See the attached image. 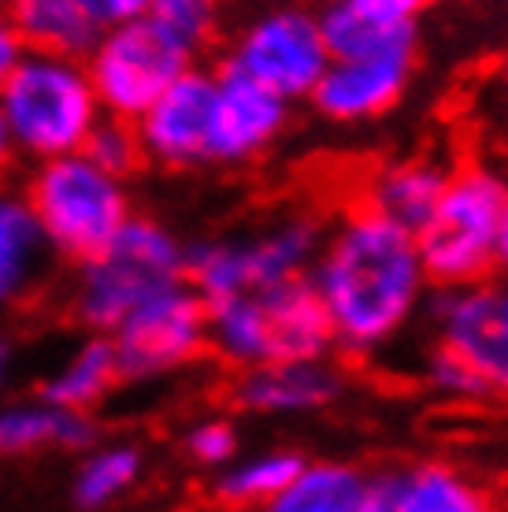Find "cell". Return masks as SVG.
Returning a JSON list of instances; mask_svg holds the SVG:
<instances>
[{
	"label": "cell",
	"instance_id": "cell-1",
	"mask_svg": "<svg viewBox=\"0 0 508 512\" xmlns=\"http://www.w3.org/2000/svg\"><path fill=\"white\" fill-rule=\"evenodd\" d=\"M308 282L327 312L334 346L353 357L390 346L416 320L431 286L416 234L401 231L364 205L323 238Z\"/></svg>",
	"mask_w": 508,
	"mask_h": 512
},
{
	"label": "cell",
	"instance_id": "cell-2",
	"mask_svg": "<svg viewBox=\"0 0 508 512\" xmlns=\"http://www.w3.org/2000/svg\"><path fill=\"white\" fill-rule=\"evenodd\" d=\"M208 349L227 364L260 368L282 360H323L334 349L327 312L308 279L208 305Z\"/></svg>",
	"mask_w": 508,
	"mask_h": 512
},
{
	"label": "cell",
	"instance_id": "cell-3",
	"mask_svg": "<svg viewBox=\"0 0 508 512\" xmlns=\"http://www.w3.org/2000/svg\"><path fill=\"white\" fill-rule=\"evenodd\" d=\"M0 116L19 153L56 160L82 153L89 130L104 112L82 60L23 52V60L0 86Z\"/></svg>",
	"mask_w": 508,
	"mask_h": 512
},
{
	"label": "cell",
	"instance_id": "cell-4",
	"mask_svg": "<svg viewBox=\"0 0 508 512\" xmlns=\"http://www.w3.org/2000/svg\"><path fill=\"white\" fill-rule=\"evenodd\" d=\"M186 282V249L156 219L130 216L97 256L82 260L75 316L97 334H112L138 305Z\"/></svg>",
	"mask_w": 508,
	"mask_h": 512
},
{
	"label": "cell",
	"instance_id": "cell-5",
	"mask_svg": "<svg viewBox=\"0 0 508 512\" xmlns=\"http://www.w3.org/2000/svg\"><path fill=\"white\" fill-rule=\"evenodd\" d=\"M505 193V175L486 164H468L449 175L431 219L416 231L427 282L442 290L486 282L497 264V223Z\"/></svg>",
	"mask_w": 508,
	"mask_h": 512
},
{
	"label": "cell",
	"instance_id": "cell-6",
	"mask_svg": "<svg viewBox=\"0 0 508 512\" xmlns=\"http://www.w3.org/2000/svg\"><path fill=\"white\" fill-rule=\"evenodd\" d=\"M52 253L89 260L112 242L130 219L127 182L112 179L86 153L41 160L23 193Z\"/></svg>",
	"mask_w": 508,
	"mask_h": 512
},
{
	"label": "cell",
	"instance_id": "cell-7",
	"mask_svg": "<svg viewBox=\"0 0 508 512\" xmlns=\"http://www.w3.org/2000/svg\"><path fill=\"white\" fill-rule=\"evenodd\" d=\"M323 223L308 212H293L260 227L249 238H219L186 249V282L204 305L227 297L256 294L279 282L308 279L323 249Z\"/></svg>",
	"mask_w": 508,
	"mask_h": 512
},
{
	"label": "cell",
	"instance_id": "cell-8",
	"mask_svg": "<svg viewBox=\"0 0 508 512\" xmlns=\"http://www.w3.org/2000/svg\"><path fill=\"white\" fill-rule=\"evenodd\" d=\"M82 64L104 116L138 123L149 112V104L178 75L190 71L193 56L145 15L134 23L101 30V38Z\"/></svg>",
	"mask_w": 508,
	"mask_h": 512
},
{
	"label": "cell",
	"instance_id": "cell-9",
	"mask_svg": "<svg viewBox=\"0 0 508 512\" xmlns=\"http://www.w3.org/2000/svg\"><path fill=\"white\" fill-rule=\"evenodd\" d=\"M327 64L331 52L323 45L316 12H308L305 4H286L253 15L234 38L223 67L253 78L256 86L293 104L312 97Z\"/></svg>",
	"mask_w": 508,
	"mask_h": 512
},
{
	"label": "cell",
	"instance_id": "cell-10",
	"mask_svg": "<svg viewBox=\"0 0 508 512\" xmlns=\"http://www.w3.org/2000/svg\"><path fill=\"white\" fill-rule=\"evenodd\" d=\"M108 338L123 379L178 372L208 349V305L190 282H178L134 308Z\"/></svg>",
	"mask_w": 508,
	"mask_h": 512
},
{
	"label": "cell",
	"instance_id": "cell-11",
	"mask_svg": "<svg viewBox=\"0 0 508 512\" xmlns=\"http://www.w3.org/2000/svg\"><path fill=\"white\" fill-rule=\"evenodd\" d=\"M416 52H420L416 23L401 26L394 38H386L375 49L331 60L308 101L327 123H338V127L371 123L405 97L416 71Z\"/></svg>",
	"mask_w": 508,
	"mask_h": 512
},
{
	"label": "cell",
	"instance_id": "cell-12",
	"mask_svg": "<svg viewBox=\"0 0 508 512\" xmlns=\"http://www.w3.org/2000/svg\"><path fill=\"white\" fill-rule=\"evenodd\" d=\"M431 316L438 346L471 364L490 397H508V282L442 290Z\"/></svg>",
	"mask_w": 508,
	"mask_h": 512
},
{
	"label": "cell",
	"instance_id": "cell-13",
	"mask_svg": "<svg viewBox=\"0 0 508 512\" xmlns=\"http://www.w3.org/2000/svg\"><path fill=\"white\" fill-rule=\"evenodd\" d=\"M212 108H216V75L190 67L167 86L149 112L134 123L145 160L171 171L212 164Z\"/></svg>",
	"mask_w": 508,
	"mask_h": 512
},
{
	"label": "cell",
	"instance_id": "cell-14",
	"mask_svg": "<svg viewBox=\"0 0 508 512\" xmlns=\"http://www.w3.org/2000/svg\"><path fill=\"white\" fill-rule=\"evenodd\" d=\"M290 127V104L253 78L223 67L216 75V108H212V164L242 167L271 153V145Z\"/></svg>",
	"mask_w": 508,
	"mask_h": 512
},
{
	"label": "cell",
	"instance_id": "cell-15",
	"mask_svg": "<svg viewBox=\"0 0 508 512\" xmlns=\"http://www.w3.org/2000/svg\"><path fill=\"white\" fill-rule=\"evenodd\" d=\"M345 375L331 360H282L245 368L234 383V405L253 416H308L331 409L345 394Z\"/></svg>",
	"mask_w": 508,
	"mask_h": 512
},
{
	"label": "cell",
	"instance_id": "cell-16",
	"mask_svg": "<svg viewBox=\"0 0 508 512\" xmlns=\"http://www.w3.org/2000/svg\"><path fill=\"white\" fill-rule=\"evenodd\" d=\"M449 175L453 171L442 160H431V156H412V160L386 164L382 171L371 175L364 208H371L382 219H390L401 231L416 234L431 219Z\"/></svg>",
	"mask_w": 508,
	"mask_h": 512
},
{
	"label": "cell",
	"instance_id": "cell-17",
	"mask_svg": "<svg viewBox=\"0 0 508 512\" xmlns=\"http://www.w3.org/2000/svg\"><path fill=\"white\" fill-rule=\"evenodd\" d=\"M8 15L26 52L86 60L101 38V26L78 0H8Z\"/></svg>",
	"mask_w": 508,
	"mask_h": 512
},
{
	"label": "cell",
	"instance_id": "cell-18",
	"mask_svg": "<svg viewBox=\"0 0 508 512\" xmlns=\"http://www.w3.org/2000/svg\"><path fill=\"white\" fill-rule=\"evenodd\" d=\"M97 427L89 412H71L49 401H26L0 409V457H26L41 449H82L93 442Z\"/></svg>",
	"mask_w": 508,
	"mask_h": 512
},
{
	"label": "cell",
	"instance_id": "cell-19",
	"mask_svg": "<svg viewBox=\"0 0 508 512\" xmlns=\"http://www.w3.org/2000/svg\"><path fill=\"white\" fill-rule=\"evenodd\" d=\"M49 253V242L23 197L0 193V308H12L34 290Z\"/></svg>",
	"mask_w": 508,
	"mask_h": 512
},
{
	"label": "cell",
	"instance_id": "cell-20",
	"mask_svg": "<svg viewBox=\"0 0 508 512\" xmlns=\"http://www.w3.org/2000/svg\"><path fill=\"white\" fill-rule=\"evenodd\" d=\"M390 479L397 512H494L486 490L453 464L423 461L405 472H390Z\"/></svg>",
	"mask_w": 508,
	"mask_h": 512
},
{
	"label": "cell",
	"instance_id": "cell-21",
	"mask_svg": "<svg viewBox=\"0 0 508 512\" xmlns=\"http://www.w3.org/2000/svg\"><path fill=\"white\" fill-rule=\"evenodd\" d=\"M115 383H123V372H119V357H115L112 338L108 334H93V338H86L71 353L64 368H56L45 379L41 401L71 412H89L101 397L112 394Z\"/></svg>",
	"mask_w": 508,
	"mask_h": 512
},
{
	"label": "cell",
	"instance_id": "cell-22",
	"mask_svg": "<svg viewBox=\"0 0 508 512\" xmlns=\"http://www.w3.org/2000/svg\"><path fill=\"white\" fill-rule=\"evenodd\" d=\"M305 457L297 449H264L253 457H234L212 479V498L223 509H267L301 472Z\"/></svg>",
	"mask_w": 508,
	"mask_h": 512
},
{
	"label": "cell",
	"instance_id": "cell-23",
	"mask_svg": "<svg viewBox=\"0 0 508 512\" xmlns=\"http://www.w3.org/2000/svg\"><path fill=\"white\" fill-rule=\"evenodd\" d=\"M368 479L349 461H305L264 512H356Z\"/></svg>",
	"mask_w": 508,
	"mask_h": 512
},
{
	"label": "cell",
	"instance_id": "cell-24",
	"mask_svg": "<svg viewBox=\"0 0 508 512\" xmlns=\"http://www.w3.org/2000/svg\"><path fill=\"white\" fill-rule=\"evenodd\" d=\"M141 449L115 442L86 453V461L78 464L75 483H71V498L82 512H101L112 509L119 498H127L134 483L141 479Z\"/></svg>",
	"mask_w": 508,
	"mask_h": 512
},
{
	"label": "cell",
	"instance_id": "cell-25",
	"mask_svg": "<svg viewBox=\"0 0 508 512\" xmlns=\"http://www.w3.org/2000/svg\"><path fill=\"white\" fill-rule=\"evenodd\" d=\"M149 19L175 45L197 56L216 41L219 26H223V0H153Z\"/></svg>",
	"mask_w": 508,
	"mask_h": 512
},
{
	"label": "cell",
	"instance_id": "cell-26",
	"mask_svg": "<svg viewBox=\"0 0 508 512\" xmlns=\"http://www.w3.org/2000/svg\"><path fill=\"white\" fill-rule=\"evenodd\" d=\"M319 19V34H323V45L331 52V60H345V56H360V52L375 49L386 38H394L401 26H382L371 23L364 12H356L353 0H331L323 12H316ZM412 26V23H405Z\"/></svg>",
	"mask_w": 508,
	"mask_h": 512
},
{
	"label": "cell",
	"instance_id": "cell-27",
	"mask_svg": "<svg viewBox=\"0 0 508 512\" xmlns=\"http://www.w3.org/2000/svg\"><path fill=\"white\" fill-rule=\"evenodd\" d=\"M82 153L101 167V171H108L112 179H123V182L145 164V153H141V141H138L134 123H127V119H112V116L97 119V127L89 130Z\"/></svg>",
	"mask_w": 508,
	"mask_h": 512
},
{
	"label": "cell",
	"instance_id": "cell-28",
	"mask_svg": "<svg viewBox=\"0 0 508 512\" xmlns=\"http://www.w3.org/2000/svg\"><path fill=\"white\" fill-rule=\"evenodd\" d=\"M423 383L431 386L438 397H449V401H486L490 397L479 372L442 346L434 349L427 364H423Z\"/></svg>",
	"mask_w": 508,
	"mask_h": 512
},
{
	"label": "cell",
	"instance_id": "cell-29",
	"mask_svg": "<svg viewBox=\"0 0 508 512\" xmlns=\"http://www.w3.org/2000/svg\"><path fill=\"white\" fill-rule=\"evenodd\" d=\"M182 446H186V457L197 468L219 472V468H227L238 457V431H234L230 420L212 416V420L193 423L190 431H186V438H182Z\"/></svg>",
	"mask_w": 508,
	"mask_h": 512
},
{
	"label": "cell",
	"instance_id": "cell-30",
	"mask_svg": "<svg viewBox=\"0 0 508 512\" xmlns=\"http://www.w3.org/2000/svg\"><path fill=\"white\" fill-rule=\"evenodd\" d=\"M431 4L434 0H353L356 12H364L371 23H382V26L416 23Z\"/></svg>",
	"mask_w": 508,
	"mask_h": 512
},
{
	"label": "cell",
	"instance_id": "cell-31",
	"mask_svg": "<svg viewBox=\"0 0 508 512\" xmlns=\"http://www.w3.org/2000/svg\"><path fill=\"white\" fill-rule=\"evenodd\" d=\"M78 4L86 8V15L101 26V30H112V26L145 19L153 0H78Z\"/></svg>",
	"mask_w": 508,
	"mask_h": 512
},
{
	"label": "cell",
	"instance_id": "cell-32",
	"mask_svg": "<svg viewBox=\"0 0 508 512\" xmlns=\"http://www.w3.org/2000/svg\"><path fill=\"white\" fill-rule=\"evenodd\" d=\"M23 41H19V34H15V23L12 15H8V8H0V86H4V78L12 75L15 64L23 60Z\"/></svg>",
	"mask_w": 508,
	"mask_h": 512
},
{
	"label": "cell",
	"instance_id": "cell-33",
	"mask_svg": "<svg viewBox=\"0 0 508 512\" xmlns=\"http://www.w3.org/2000/svg\"><path fill=\"white\" fill-rule=\"evenodd\" d=\"M356 512H397V505H394V479H390V472L368 479V490H364V498H360Z\"/></svg>",
	"mask_w": 508,
	"mask_h": 512
},
{
	"label": "cell",
	"instance_id": "cell-34",
	"mask_svg": "<svg viewBox=\"0 0 508 512\" xmlns=\"http://www.w3.org/2000/svg\"><path fill=\"white\" fill-rule=\"evenodd\" d=\"M497 264L508 271V193L505 208H501V223H497Z\"/></svg>",
	"mask_w": 508,
	"mask_h": 512
},
{
	"label": "cell",
	"instance_id": "cell-35",
	"mask_svg": "<svg viewBox=\"0 0 508 512\" xmlns=\"http://www.w3.org/2000/svg\"><path fill=\"white\" fill-rule=\"evenodd\" d=\"M12 153H15L12 134H8V127H4V116H0V175H4V171H8V164H12Z\"/></svg>",
	"mask_w": 508,
	"mask_h": 512
},
{
	"label": "cell",
	"instance_id": "cell-36",
	"mask_svg": "<svg viewBox=\"0 0 508 512\" xmlns=\"http://www.w3.org/2000/svg\"><path fill=\"white\" fill-rule=\"evenodd\" d=\"M12 364H15V349H12V342L0 334V383L12 375Z\"/></svg>",
	"mask_w": 508,
	"mask_h": 512
},
{
	"label": "cell",
	"instance_id": "cell-37",
	"mask_svg": "<svg viewBox=\"0 0 508 512\" xmlns=\"http://www.w3.org/2000/svg\"><path fill=\"white\" fill-rule=\"evenodd\" d=\"M267 8H286V4H301V0H260Z\"/></svg>",
	"mask_w": 508,
	"mask_h": 512
},
{
	"label": "cell",
	"instance_id": "cell-38",
	"mask_svg": "<svg viewBox=\"0 0 508 512\" xmlns=\"http://www.w3.org/2000/svg\"><path fill=\"white\" fill-rule=\"evenodd\" d=\"M505 86H508V64H505Z\"/></svg>",
	"mask_w": 508,
	"mask_h": 512
},
{
	"label": "cell",
	"instance_id": "cell-39",
	"mask_svg": "<svg viewBox=\"0 0 508 512\" xmlns=\"http://www.w3.org/2000/svg\"><path fill=\"white\" fill-rule=\"evenodd\" d=\"M505 282H508V279H505Z\"/></svg>",
	"mask_w": 508,
	"mask_h": 512
}]
</instances>
